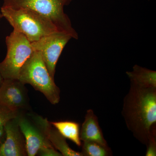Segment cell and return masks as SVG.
Wrapping results in <instances>:
<instances>
[{
    "label": "cell",
    "instance_id": "3",
    "mask_svg": "<svg viewBox=\"0 0 156 156\" xmlns=\"http://www.w3.org/2000/svg\"><path fill=\"white\" fill-rule=\"evenodd\" d=\"M18 80L41 92L52 104L59 102L60 89L50 76L40 52L34 51L21 69Z\"/></svg>",
    "mask_w": 156,
    "mask_h": 156
},
{
    "label": "cell",
    "instance_id": "15",
    "mask_svg": "<svg viewBox=\"0 0 156 156\" xmlns=\"http://www.w3.org/2000/svg\"><path fill=\"white\" fill-rule=\"evenodd\" d=\"M20 112L0 105V128L4 127L10 120L17 118Z\"/></svg>",
    "mask_w": 156,
    "mask_h": 156
},
{
    "label": "cell",
    "instance_id": "7",
    "mask_svg": "<svg viewBox=\"0 0 156 156\" xmlns=\"http://www.w3.org/2000/svg\"><path fill=\"white\" fill-rule=\"evenodd\" d=\"M0 105L17 111L29 110V101L25 85L17 79H5L0 88Z\"/></svg>",
    "mask_w": 156,
    "mask_h": 156
},
{
    "label": "cell",
    "instance_id": "9",
    "mask_svg": "<svg viewBox=\"0 0 156 156\" xmlns=\"http://www.w3.org/2000/svg\"><path fill=\"white\" fill-rule=\"evenodd\" d=\"M5 139L0 150V156L27 155L25 138L17 122V117L4 126Z\"/></svg>",
    "mask_w": 156,
    "mask_h": 156
},
{
    "label": "cell",
    "instance_id": "17",
    "mask_svg": "<svg viewBox=\"0 0 156 156\" xmlns=\"http://www.w3.org/2000/svg\"><path fill=\"white\" fill-rule=\"evenodd\" d=\"M37 155L41 156H62L61 154L53 146L42 148L38 151Z\"/></svg>",
    "mask_w": 156,
    "mask_h": 156
},
{
    "label": "cell",
    "instance_id": "20",
    "mask_svg": "<svg viewBox=\"0 0 156 156\" xmlns=\"http://www.w3.org/2000/svg\"><path fill=\"white\" fill-rule=\"evenodd\" d=\"M2 17H3L2 14L1 12V13H0V20H1V19H2Z\"/></svg>",
    "mask_w": 156,
    "mask_h": 156
},
{
    "label": "cell",
    "instance_id": "18",
    "mask_svg": "<svg viewBox=\"0 0 156 156\" xmlns=\"http://www.w3.org/2000/svg\"><path fill=\"white\" fill-rule=\"evenodd\" d=\"M5 139V132L4 127L0 128V150Z\"/></svg>",
    "mask_w": 156,
    "mask_h": 156
},
{
    "label": "cell",
    "instance_id": "19",
    "mask_svg": "<svg viewBox=\"0 0 156 156\" xmlns=\"http://www.w3.org/2000/svg\"><path fill=\"white\" fill-rule=\"evenodd\" d=\"M5 80V79H4V77L0 71V88L2 87V85L4 83V81Z\"/></svg>",
    "mask_w": 156,
    "mask_h": 156
},
{
    "label": "cell",
    "instance_id": "13",
    "mask_svg": "<svg viewBox=\"0 0 156 156\" xmlns=\"http://www.w3.org/2000/svg\"><path fill=\"white\" fill-rule=\"evenodd\" d=\"M50 123L66 139L70 140L78 146H82L79 123L69 121H58Z\"/></svg>",
    "mask_w": 156,
    "mask_h": 156
},
{
    "label": "cell",
    "instance_id": "4",
    "mask_svg": "<svg viewBox=\"0 0 156 156\" xmlns=\"http://www.w3.org/2000/svg\"><path fill=\"white\" fill-rule=\"evenodd\" d=\"M71 0H4L3 6L33 10L50 20L59 31L69 34L77 40L78 34L73 28L70 20L64 11L65 6Z\"/></svg>",
    "mask_w": 156,
    "mask_h": 156
},
{
    "label": "cell",
    "instance_id": "1",
    "mask_svg": "<svg viewBox=\"0 0 156 156\" xmlns=\"http://www.w3.org/2000/svg\"><path fill=\"white\" fill-rule=\"evenodd\" d=\"M122 114L134 137L146 145L152 132L156 129V88L131 83L123 100Z\"/></svg>",
    "mask_w": 156,
    "mask_h": 156
},
{
    "label": "cell",
    "instance_id": "16",
    "mask_svg": "<svg viewBox=\"0 0 156 156\" xmlns=\"http://www.w3.org/2000/svg\"><path fill=\"white\" fill-rule=\"evenodd\" d=\"M156 129L152 132L148 141L147 143V150L145 156H156Z\"/></svg>",
    "mask_w": 156,
    "mask_h": 156
},
{
    "label": "cell",
    "instance_id": "12",
    "mask_svg": "<svg viewBox=\"0 0 156 156\" xmlns=\"http://www.w3.org/2000/svg\"><path fill=\"white\" fill-rule=\"evenodd\" d=\"M131 83L140 87L156 88V72L135 65L131 71L126 72Z\"/></svg>",
    "mask_w": 156,
    "mask_h": 156
},
{
    "label": "cell",
    "instance_id": "11",
    "mask_svg": "<svg viewBox=\"0 0 156 156\" xmlns=\"http://www.w3.org/2000/svg\"><path fill=\"white\" fill-rule=\"evenodd\" d=\"M80 137L81 141H95L108 145L99 126L98 119L92 109L87 111L80 131Z\"/></svg>",
    "mask_w": 156,
    "mask_h": 156
},
{
    "label": "cell",
    "instance_id": "14",
    "mask_svg": "<svg viewBox=\"0 0 156 156\" xmlns=\"http://www.w3.org/2000/svg\"><path fill=\"white\" fill-rule=\"evenodd\" d=\"M83 156H109L112 155L108 145H104L95 141H83L81 152Z\"/></svg>",
    "mask_w": 156,
    "mask_h": 156
},
{
    "label": "cell",
    "instance_id": "8",
    "mask_svg": "<svg viewBox=\"0 0 156 156\" xmlns=\"http://www.w3.org/2000/svg\"><path fill=\"white\" fill-rule=\"evenodd\" d=\"M17 119L20 128L25 138L27 156L37 155L42 148L53 146L28 114L26 115L23 111L20 112Z\"/></svg>",
    "mask_w": 156,
    "mask_h": 156
},
{
    "label": "cell",
    "instance_id": "5",
    "mask_svg": "<svg viewBox=\"0 0 156 156\" xmlns=\"http://www.w3.org/2000/svg\"><path fill=\"white\" fill-rule=\"evenodd\" d=\"M6 44L7 54L0 62V71L5 79L18 80L21 69L34 50L26 37L16 30L6 37Z\"/></svg>",
    "mask_w": 156,
    "mask_h": 156
},
{
    "label": "cell",
    "instance_id": "6",
    "mask_svg": "<svg viewBox=\"0 0 156 156\" xmlns=\"http://www.w3.org/2000/svg\"><path fill=\"white\" fill-rule=\"evenodd\" d=\"M72 37L69 34L58 31L42 37L32 42L34 51L40 52L50 76L54 79L58 58L62 50Z\"/></svg>",
    "mask_w": 156,
    "mask_h": 156
},
{
    "label": "cell",
    "instance_id": "10",
    "mask_svg": "<svg viewBox=\"0 0 156 156\" xmlns=\"http://www.w3.org/2000/svg\"><path fill=\"white\" fill-rule=\"evenodd\" d=\"M43 131L48 141L63 156H83L81 152L76 151L69 147L58 130L46 118L32 113L27 114Z\"/></svg>",
    "mask_w": 156,
    "mask_h": 156
},
{
    "label": "cell",
    "instance_id": "2",
    "mask_svg": "<svg viewBox=\"0 0 156 156\" xmlns=\"http://www.w3.org/2000/svg\"><path fill=\"white\" fill-rule=\"evenodd\" d=\"M1 11L14 30L24 35L31 43L59 31L50 20L30 9L2 6Z\"/></svg>",
    "mask_w": 156,
    "mask_h": 156
}]
</instances>
